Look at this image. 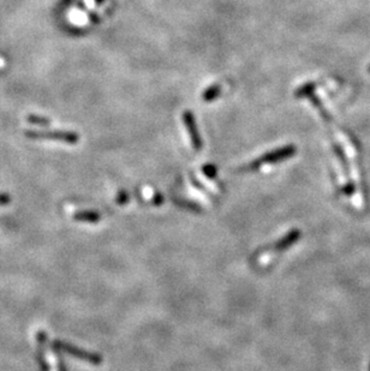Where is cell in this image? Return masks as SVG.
<instances>
[{"instance_id": "cell-4", "label": "cell", "mask_w": 370, "mask_h": 371, "mask_svg": "<svg viewBox=\"0 0 370 371\" xmlns=\"http://www.w3.org/2000/svg\"><path fill=\"white\" fill-rule=\"evenodd\" d=\"M183 121H184V125L188 129L190 140H191V144L193 149L196 150H200L202 147V141L201 137H200L199 130H197V125H196V119L193 117V114L190 112V111H185L183 113Z\"/></svg>"}, {"instance_id": "cell-14", "label": "cell", "mask_w": 370, "mask_h": 371, "mask_svg": "<svg viewBox=\"0 0 370 371\" xmlns=\"http://www.w3.org/2000/svg\"><path fill=\"white\" fill-rule=\"evenodd\" d=\"M369 72H370V68H369Z\"/></svg>"}, {"instance_id": "cell-10", "label": "cell", "mask_w": 370, "mask_h": 371, "mask_svg": "<svg viewBox=\"0 0 370 371\" xmlns=\"http://www.w3.org/2000/svg\"><path fill=\"white\" fill-rule=\"evenodd\" d=\"M203 169H205L206 174L209 176V177H214V176H215V173H216L215 172V167H214V166H212V165L206 166V167L203 168Z\"/></svg>"}, {"instance_id": "cell-12", "label": "cell", "mask_w": 370, "mask_h": 371, "mask_svg": "<svg viewBox=\"0 0 370 371\" xmlns=\"http://www.w3.org/2000/svg\"><path fill=\"white\" fill-rule=\"evenodd\" d=\"M10 197L6 195H0V204H8L10 202Z\"/></svg>"}, {"instance_id": "cell-13", "label": "cell", "mask_w": 370, "mask_h": 371, "mask_svg": "<svg viewBox=\"0 0 370 371\" xmlns=\"http://www.w3.org/2000/svg\"><path fill=\"white\" fill-rule=\"evenodd\" d=\"M5 67V60L3 58H0V69H3Z\"/></svg>"}, {"instance_id": "cell-8", "label": "cell", "mask_w": 370, "mask_h": 371, "mask_svg": "<svg viewBox=\"0 0 370 371\" xmlns=\"http://www.w3.org/2000/svg\"><path fill=\"white\" fill-rule=\"evenodd\" d=\"M314 88H315V86H314L313 83H308V84L303 85L302 88H299L298 90H297L296 96L297 98H303V96L310 95L311 93L314 92Z\"/></svg>"}, {"instance_id": "cell-3", "label": "cell", "mask_w": 370, "mask_h": 371, "mask_svg": "<svg viewBox=\"0 0 370 371\" xmlns=\"http://www.w3.org/2000/svg\"><path fill=\"white\" fill-rule=\"evenodd\" d=\"M54 347L58 350H61V351L69 353V355L77 357V358H81L83 360H87V362H91L93 364H99L101 362V358L99 356L94 355V353H89L83 351V350H78L75 346H72L70 344H67V342L63 341H55L54 342Z\"/></svg>"}, {"instance_id": "cell-9", "label": "cell", "mask_w": 370, "mask_h": 371, "mask_svg": "<svg viewBox=\"0 0 370 371\" xmlns=\"http://www.w3.org/2000/svg\"><path fill=\"white\" fill-rule=\"evenodd\" d=\"M28 120L32 121L33 124H37V125H47V124L50 123V120L46 119V118L36 117V116H29L28 117Z\"/></svg>"}, {"instance_id": "cell-7", "label": "cell", "mask_w": 370, "mask_h": 371, "mask_svg": "<svg viewBox=\"0 0 370 371\" xmlns=\"http://www.w3.org/2000/svg\"><path fill=\"white\" fill-rule=\"evenodd\" d=\"M75 220L78 221H87V223H96L100 220V215L94 213V211H79L75 214Z\"/></svg>"}, {"instance_id": "cell-2", "label": "cell", "mask_w": 370, "mask_h": 371, "mask_svg": "<svg viewBox=\"0 0 370 371\" xmlns=\"http://www.w3.org/2000/svg\"><path fill=\"white\" fill-rule=\"evenodd\" d=\"M27 136L30 138H47V140H58L75 144L78 141V135L70 131H27Z\"/></svg>"}, {"instance_id": "cell-11", "label": "cell", "mask_w": 370, "mask_h": 371, "mask_svg": "<svg viewBox=\"0 0 370 371\" xmlns=\"http://www.w3.org/2000/svg\"><path fill=\"white\" fill-rule=\"evenodd\" d=\"M118 202L119 203H124V202H126V201H127V195H126V192L125 191H122V192H120L119 193V197H118Z\"/></svg>"}, {"instance_id": "cell-1", "label": "cell", "mask_w": 370, "mask_h": 371, "mask_svg": "<svg viewBox=\"0 0 370 371\" xmlns=\"http://www.w3.org/2000/svg\"><path fill=\"white\" fill-rule=\"evenodd\" d=\"M296 154V147L295 145H286V147L282 148H278L275 150L269 151L267 154L262 155L258 159H256L249 164L248 166H245L243 168L245 172H251L254 169H257L258 167L264 165H272V164H276V162H280L282 160H286V159L293 157Z\"/></svg>"}, {"instance_id": "cell-6", "label": "cell", "mask_w": 370, "mask_h": 371, "mask_svg": "<svg viewBox=\"0 0 370 371\" xmlns=\"http://www.w3.org/2000/svg\"><path fill=\"white\" fill-rule=\"evenodd\" d=\"M220 93H221V86L219 84H213L203 92L202 99L205 100L206 102L214 101V100L220 95Z\"/></svg>"}, {"instance_id": "cell-15", "label": "cell", "mask_w": 370, "mask_h": 371, "mask_svg": "<svg viewBox=\"0 0 370 371\" xmlns=\"http://www.w3.org/2000/svg\"><path fill=\"white\" fill-rule=\"evenodd\" d=\"M369 367H370V366H369Z\"/></svg>"}, {"instance_id": "cell-5", "label": "cell", "mask_w": 370, "mask_h": 371, "mask_svg": "<svg viewBox=\"0 0 370 371\" xmlns=\"http://www.w3.org/2000/svg\"><path fill=\"white\" fill-rule=\"evenodd\" d=\"M300 231L298 230H292L291 232H289L285 237L280 239L279 242H276L274 246H273V250L274 251H284L286 249H289L290 246L295 244V243L298 241L300 238Z\"/></svg>"}]
</instances>
